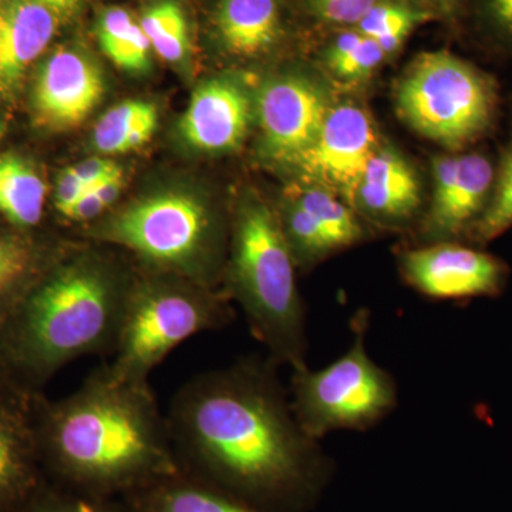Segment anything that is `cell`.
I'll return each mask as SVG.
<instances>
[{"mask_svg": "<svg viewBox=\"0 0 512 512\" xmlns=\"http://www.w3.org/2000/svg\"><path fill=\"white\" fill-rule=\"evenodd\" d=\"M278 218L296 265L316 264L333 254L322 229L292 197H289L284 212L278 214Z\"/></svg>", "mask_w": 512, "mask_h": 512, "instance_id": "obj_27", "label": "cell"}, {"mask_svg": "<svg viewBox=\"0 0 512 512\" xmlns=\"http://www.w3.org/2000/svg\"><path fill=\"white\" fill-rule=\"evenodd\" d=\"M123 500L131 512H269L184 471Z\"/></svg>", "mask_w": 512, "mask_h": 512, "instance_id": "obj_18", "label": "cell"}, {"mask_svg": "<svg viewBox=\"0 0 512 512\" xmlns=\"http://www.w3.org/2000/svg\"><path fill=\"white\" fill-rule=\"evenodd\" d=\"M87 237L168 272L214 288L224 272V234L210 205L195 194L164 191L133 201L87 229Z\"/></svg>", "mask_w": 512, "mask_h": 512, "instance_id": "obj_5", "label": "cell"}, {"mask_svg": "<svg viewBox=\"0 0 512 512\" xmlns=\"http://www.w3.org/2000/svg\"><path fill=\"white\" fill-rule=\"evenodd\" d=\"M494 181L493 164L483 154L437 157L433 202L423 224L430 244L473 228L487 207Z\"/></svg>", "mask_w": 512, "mask_h": 512, "instance_id": "obj_14", "label": "cell"}, {"mask_svg": "<svg viewBox=\"0 0 512 512\" xmlns=\"http://www.w3.org/2000/svg\"><path fill=\"white\" fill-rule=\"evenodd\" d=\"M225 284L249 329L278 366L306 365L308 330L296 262L278 214L256 194L239 201L231 224Z\"/></svg>", "mask_w": 512, "mask_h": 512, "instance_id": "obj_4", "label": "cell"}, {"mask_svg": "<svg viewBox=\"0 0 512 512\" xmlns=\"http://www.w3.org/2000/svg\"><path fill=\"white\" fill-rule=\"evenodd\" d=\"M330 107L325 90L302 74L266 82L256 101L266 156L292 167L312 146Z\"/></svg>", "mask_w": 512, "mask_h": 512, "instance_id": "obj_11", "label": "cell"}, {"mask_svg": "<svg viewBox=\"0 0 512 512\" xmlns=\"http://www.w3.org/2000/svg\"><path fill=\"white\" fill-rule=\"evenodd\" d=\"M423 19V13L414 12L399 3L377 2L357 25V29L375 39L389 56L403 45L414 26Z\"/></svg>", "mask_w": 512, "mask_h": 512, "instance_id": "obj_28", "label": "cell"}, {"mask_svg": "<svg viewBox=\"0 0 512 512\" xmlns=\"http://www.w3.org/2000/svg\"><path fill=\"white\" fill-rule=\"evenodd\" d=\"M87 188L84 187L82 181L74 174L73 168L69 167L60 173L57 178V187L55 194V207L57 212L66 218L72 211L76 202L82 197Z\"/></svg>", "mask_w": 512, "mask_h": 512, "instance_id": "obj_33", "label": "cell"}, {"mask_svg": "<svg viewBox=\"0 0 512 512\" xmlns=\"http://www.w3.org/2000/svg\"><path fill=\"white\" fill-rule=\"evenodd\" d=\"M356 204L380 221L410 220L420 207L417 175L396 151L377 148L360 181Z\"/></svg>", "mask_w": 512, "mask_h": 512, "instance_id": "obj_17", "label": "cell"}, {"mask_svg": "<svg viewBox=\"0 0 512 512\" xmlns=\"http://www.w3.org/2000/svg\"><path fill=\"white\" fill-rule=\"evenodd\" d=\"M252 113L251 99L238 80L214 77L192 94L180 120V134L194 150L225 153L241 146Z\"/></svg>", "mask_w": 512, "mask_h": 512, "instance_id": "obj_15", "label": "cell"}, {"mask_svg": "<svg viewBox=\"0 0 512 512\" xmlns=\"http://www.w3.org/2000/svg\"><path fill=\"white\" fill-rule=\"evenodd\" d=\"M55 258L47 256L30 235L0 228V325Z\"/></svg>", "mask_w": 512, "mask_h": 512, "instance_id": "obj_21", "label": "cell"}, {"mask_svg": "<svg viewBox=\"0 0 512 512\" xmlns=\"http://www.w3.org/2000/svg\"><path fill=\"white\" fill-rule=\"evenodd\" d=\"M400 271L407 284L433 299L497 296L507 279L500 259L450 241L403 252Z\"/></svg>", "mask_w": 512, "mask_h": 512, "instance_id": "obj_12", "label": "cell"}, {"mask_svg": "<svg viewBox=\"0 0 512 512\" xmlns=\"http://www.w3.org/2000/svg\"><path fill=\"white\" fill-rule=\"evenodd\" d=\"M100 251L56 255L37 276L0 325V372L43 392L74 360L110 355L136 272Z\"/></svg>", "mask_w": 512, "mask_h": 512, "instance_id": "obj_3", "label": "cell"}, {"mask_svg": "<svg viewBox=\"0 0 512 512\" xmlns=\"http://www.w3.org/2000/svg\"><path fill=\"white\" fill-rule=\"evenodd\" d=\"M104 79L82 50L60 47L37 69L32 89L36 123L49 130L80 126L99 106Z\"/></svg>", "mask_w": 512, "mask_h": 512, "instance_id": "obj_13", "label": "cell"}, {"mask_svg": "<svg viewBox=\"0 0 512 512\" xmlns=\"http://www.w3.org/2000/svg\"><path fill=\"white\" fill-rule=\"evenodd\" d=\"M476 15L485 35L512 49V0H477Z\"/></svg>", "mask_w": 512, "mask_h": 512, "instance_id": "obj_31", "label": "cell"}, {"mask_svg": "<svg viewBox=\"0 0 512 512\" xmlns=\"http://www.w3.org/2000/svg\"><path fill=\"white\" fill-rule=\"evenodd\" d=\"M387 55L382 47L372 37L363 33H342L332 43L328 52V66L339 79L353 80L365 79L375 72L383 63Z\"/></svg>", "mask_w": 512, "mask_h": 512, "instance_id": "obj_26", "label": "cell"}, {"mask_svg": "<svg viewBox=\"0 0 512 512\" xmlns=\"http://www.w3.org/2000/svg\"><path fill=\"white\" fill-rule=\"evenodd\" d=\"M47 187L36 168L18 154H0V215L10 228L32 234L43 220Z\"/></svg>", "mask_w": 512, "mask_h": 512, "instance_id": "obj_20", "label": "cell"}, {"mask_svg": "<svg viewBox=\"0 0 512 512\" xmlns=\"http://www.w3.org/2000/svg\"><path fill=\"white\" fill-rule=\"evenodd\" d=\"M57 25L59 18L37 0H0V96L16 93Z\"/></svg>", "mask_w": 512, "mask_h": 512, "instance_id": "obj_16", "label": "cell"}, {"mask_svg": "<svg viewBox=\"0 0 512 512\" xmlns=\"http://www.w3.org/2000/svg\"><path fill=\"white\" fill-rule=\"evenodd\" d=\"M377 0H313L320 18L335 25H359Z\"/></svg>", "mask_w": 512, "mask_h": 512, "instance_id": "obj_32", "label": "cell"}, {"mask_svg": "<svg viewBox=\"0 0 512 512\" xmlns=\"http://www.w3.org/2000/svg\"><path fill=\"white\" fill-rule=\"evenodd\" d=\"M158 113L148 101L127 100L107 111L93 131L94 148L101 154H124L143 147L153 138Z\"/></svg>", "mask_w": 512, "mask_h": 512, "instance_id": "obj_22", "label": "cell"}, {"mask_svg": "<svg viewBox=\"0 0 512 512\" xmlns=\"http://www.w3.org/2000/svg\"><path fill=\"white\" fill-rule=\"evenodd\" d=\"M217 29L231 55L254 57L271 49L281 32L276 0H221Z\"/></svg>", "mask_w": 512, "mask_h": 512, "instance_id": "obj_19", "label": "cell"}, {"mask_svg": "<svg viewBox=\"0 0 512 512\" xmlns=\"http://www.w3.org/2000/svg\"><path fill=\"white\" fill-rule=\"evenodd\" d=\"M16 512H131L121 498L84 493L66 485L49 483Z\"/></svg>", "mask_w": 512, "mask_h": 512, "instance_id": "obj_29", "label": "cell"}, {"mask_svg": "<svg viewBox=\"0 0 512 512\" xmlns=\"http://www.w3.org/2000/svg\"><path fill=\"white\" fill-rule=\"evenodd\" d=\"M92 190L96 192L104 207L109 210L120 198L121 190H123V173H121V170L117 171V173L110 175L109 178L97 184Z\"/></svg>", "mask_w": 512, "mask_h": 512, "instance_id": "obj_35", "label": "cell"}, {"mask_svg": "<svg viewBox=\"0 0 512 512\" xmlns=\"http://www.w3.org/2000/svg\"><path fill=\"white\" fill-rule=\"evenodd\" d=\"M5 123H3L2 119H0V140H2L3 136H5Z\"/></svg>", "mask_w": 512, "mask_h": 512, "instance_id": "obj_38", "label": "cell"}, {"mask_svg": "<svg viewBox=\"0 0 512 512\" xmlns=\"http://www.w3.org/2000/svg\"><path fill=\"white\" fill-rule=\"evenodd\" d=\"M352 345L320 370L293 367L289 396L302 429L316 440L338 430L366 431L394 412L399 386L392 373L377 365L367 350L369 318H353Z\"/></svg>", "mask_w": 512, "mask_h": 512, "instance_id": "obj_7", "label": "cell"}, {"mask_svg": "<svg viewBox=\"0 0 512 512\" xmlns=\"http://www.w3.org/2000/svg\"><path fill=\"white\" fill-rule=\"evenodd\" d=\"M72 168L87 190L96 187L101 181L121 170L119 165L114 161L106 160V158H89V160L73 165Z\"/></svg>", "mask_w": 512, "mask_h": 512, "instance_id": "obj_34", "label": "cell"}, {"mask_svg": "<svg viewBox=\"0 0 512 512\" xmlns=\"http://www.w3.org/2000/svg\"><path fill=\"white\" fill-rule=\"evenodd\" d=\"M430 3H433L437 9H440L441 12L451 13L456 9L458 0H429Z\"/></svg>", "mask_w": 512, "mask_h": 512, "instance_id": "obj_37", "label": "cell"}, {"mask_svg": "<svg viewBox=\"0 0 512 512\" xmlns=\"http://www.w3.org/2000/svg\"><path fill=\"white\" fill-rule=\"evenodd\" d=\"M376 150L375 128L366 111L356 104H338L330 107L312 146L292 167L306 183L356 204L360 181Z\"/></svg>", "mask_w": 512, "mask_h": 512, "instance_id": "obj_9", "label": "cell"}, {"mask_svg": "<svg viewBox=\"0 0 512 512\" xmlns=\"http://www.w3.org/2000/svg\"><path fill=\"white\" fill-rule=\"evenodd\" d=\"M37 433L47 478L84 493L123 500L183 471L150 383L107 365L62 399L43 393Z\"/></svg>", "mask_w": 512, "mask_h": 512, "instance_id": "obj_2", "label": "cell"}, {"mask_svg": "<svg viewBox=\"0 0 512 512\" xmlns=\"http://www.w3.org/2000/svg\"><path fill=\"white\" fill-rule=\"evenodd\" d=\"M96 35L104 55L120 69L143 73L150 67V42L128 10L119 6L103 10Z\"/></svg>", "mask_w": 512, "mask_h": 512, "instance_id": "obj_23", "label": "cell"}, {"mask_svg": "<svg viewBox=\"0 0 512 512\" xmlns=\"http://www.w3.org/2000/svg\"><path fill=\"white\" fill-rule=\"evenodd\" d=\"M512 227V146L501 161L493 194L476 224L470 229L478 242H490Z\"/></svg>", "mask_w": 512, "mask_h": 512, "instance_id": "obj_30", "label": "cell"}, {"mask_svg": "<svg viewBox=\"0 0 512 512\" xmlns=\"http://www.w3.org/2000/svg\"><path fill=\"white\" fill-rule=\"evenodd\" d=\"M140 26L151 49L165 62L177 63L188 53V25L184 10L174 0L150 6L140 19Z\"/></svg>", "mask_w": 512, "mask_h": 512, "instance_id": "obj_25", "label": "cell"}, {"mask_svg": "<svg viewBox=\"0 0 512 512\" xmlns=\"http://www.w3.org/2000/svg\"><path fill=\"white\" fill-rule=\"evenodd\" d=\"M47 9L52 10L59 20L72 18L79 10L83 0H37Z\"/></svg>", "mask_w": 512, "mask_h": 512, "instance_id": "obj_36", "label": "cell"}, {"mask_svg": "<svg viewBox=\"0 0 512 512\" xmlns=\"http://www.w3.org/2000/svg\"><path fill=\"white\" fill-rule=\"evenodd\" d=\"M271 357H241L191 377L167 420L181 470L269 512H308L332 457L302 429Z\"/></svg>", "mask_w": 512, "mask_h": 512, "instance_id": "obj_1", "label": "cell"}, {"mask_svg": "<svg viewBox=\"0 0 512 512\" xmlns=\"http://www.w3.org/2000/svg\"><path fill=\"white\" fill-rule=\"evenodd\" d=\"M295 192L291 197L311 214L333 252L352 247L365 238V231L352 208L338 195L316 184L296 188Z\"/></svg>", "mask_w": 512, "mask_h": 512, "instance_id": "obj_24", "label": "cell"}, {"mask_svg": "<svg viewBox=\"0 0 512 512\" xmlns=\"http://www.w3.org/2000/svg\"><path fill=\"white\" fill-rule=\"evenodd\" d=\"M402 119L421 136L456 150L476 141L493 120L495 90L490 77L460 57L421 53L396 89Z\"/></svg>", "mask_w": 512, "mask_h": 512, "instance_id": "obj_8", "label": "cell"}, {"mask_svg": "<svg viewBox=\"0 0 512 512\" xmlns=\"http://www.w3.org/2000/svg\"><path fill=\"white\" fill-rule=\"evenodd\" d=\"M232 319L227 302L210 286L141 268L106 365L123 379L148 382L175 348L200 333L225 328Z\"/></svg>", "mask_w": 512, "mask_h": 512, "instance_id": "obj_6", "label": "cell"}, {"mask_svg": "<svg viewBox=\"0 0 512 512\" xmlns=\"http://www.w3.org/2000/svg\"><path fill=\"white\" fill-rule=\"evenodd\" d=\"M35 392L0 372V512H16L47 483Z\"/></svg>", "mask_w": 512, "mask_h": 512, "instance_id": "obj_10", "label": "cell"}]
</instances>
